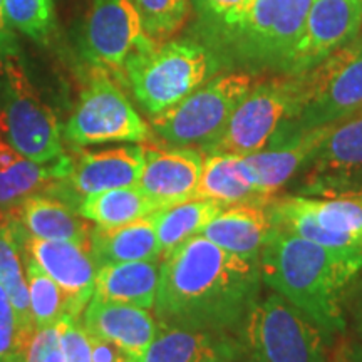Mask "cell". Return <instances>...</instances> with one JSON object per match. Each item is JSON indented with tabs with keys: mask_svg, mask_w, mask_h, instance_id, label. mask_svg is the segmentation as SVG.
<instances>
[{
	"mask_svg": "<svg viewBox=\"0 0 362 362\" xmlns=\"http://www.w3.org/2000/svg\"><path fill=\"white\" fill-rule=\"evenodd\" d=\"M133 4L144 33L158 44L173 37L187 24L192 11L189 0H133Z\"/></svg>",
	"mask_w": 362,
	"mask_h": 362,
	"instance_id": "obj_32",
	"label": "cell"
},
{
	"mask_svg": "<svg viewBox=\"0 0 362 362\" xmlns=\"http://www.w3.org/2000/svg\"><path fill=\"white\" fill-rule=\"evenodd\" d=\"M29 336L21 329L16 309L0 285V362H24Z\"/></svg>",
	"mask_w": 362,
	"mask_h": 362,
	"instance_id": "obj_34",
	"label": "cell"
},
{
	"mask_svg": "<svg viewBox=\"0 0 362 362\" xmlns=\"http://www.w3.org/2000/svg\"><path fill=\"white\" fill-rule=\"evenodd\" d=\"M156 44L144 33L133 0H93L79 47L94 69L107 72L124 84L126 66Z\"/></svg>",
	"mask_w": 362,
	"mask_h": 362,
	"instance_id": "obj_11",
	"label": "cell"
},
{
	"mask_svg": "<svg viewBox=\"0 0 362 362\" xmlns=\"http://www.w3.org/2000/svg\"><path fill=\"white\" fill-rule=\"evenodd\" d=\"M361 27L362 0H314L287 76L314 69L330 54L357 39Z\"/></svg>",
	"mask_w": 362,
	"mask_h": 362,
	"instance_id": "obj_13",
	"label": "cell"
},
{
	"mask_svg": "<svg viewBox=\"0 0 362 362\" xmlns=\"http://www.w3.org/2000/svg\"><path fill=\"white\" fill-rule=\"evenodd\" d=\"M144 146V168L138 187L158 208L194 198L205 155L189 146Z\"/></svg>",
	"mask_w": 362,
	"mask_h": 362,
	"instance_id": "obj_15",
	"label": "cell"
},
{
	"mask_svg": "<svg viewBox=\"0 0 362 362\" xmlns=\"http://www.w3.org/2000/svg\"><path fill=\"white\" fill-rule=\"evenodd\" d=\"M160 280V260L103 264L96 270L94 297L149 310L155 307Z\"/></svg>",
	"mask_w": 362,
	"mask_h": 362,
	"instance_id": "obj_24",
	"label": "cell"
},
{
	"mask_svg": "<svg viewBox=\"0 0 362 362\" xmlns=\"http://www.w3.org/2000/svg\"><path fill=\"white\" fill-rule=\"evenodd\" d=\"M0 139L35 163L64 155L56 112L27 78L19 54L0 59Z\"/></svg>",
	"mask_w": 362,
	"mask_h": 362,
	"instance_id": "obj_7",
	"label": "cell"
},
{
	"mask_svg": "<svg viewBox=\"0 0 362 362\" xmlns=\"http://www.w3.org/2000/svg\"><path fill=\"white\" fill-rule=\"evenodd\" d=\"M296 178L293 194L362 200V111L330 124L324 141Z\"/></svg>",
	"mask_w": 362,
	"mask_h": 362,
	"instance_id": "obj_12",
	"label": "cell"
},
{
	"mask_svg": "<svg viewBox=\"0 0 362 362\" xmlns=\"http://www.w3.org/2000/svg\"><path fill=\"white\" fill-rule=\"evenodd\" d=\"M300 79L298 76H279L253 84L230 116L228 123L203 155H240L259 153L270 144L279 129L296 115Z\"/></svg>",
	"mask_w": 362,
	"mask_h": 362,
	"instance_id": "obj_9",
	"label": "cell"
},
{
	"mask_svg": "<svg viewBox=\"0 0 362 362\" xmlns=\"http://www.w3.org/2000/svg\"><path fill=\"white\" fill-rule=\"evenodd\" d=\"M260 264L197 235L161 260L153 310L163 327L235 332L260 296Z\"/></svg>",
	"mask_w": 362,
	"mask_h": 362,
	"instance_id": "obj_1",
	"label": "cell"
},
{
	"mask_svg": "<svg viewBox=\"0 0 362 362\" xmlns=\"http://www.w3.org/2000/svg\"><path fill=\"white\" fill-rule=\"evenodd\" d=\"M272 230L269 205L245 203L226 206L202 230L203 237L242 259L259 262Z\"/></svg>",
	"mask_w": 362,
	"mask_h": 362,
	"instance_id": "obj_20",
	"label": "cell"
},
{
	"mask_svg": "<svg viewBox=\"0 0 362 362\" xmlns=\"http://www.w3.org/2000/svg\"><path fill=\"white\" fill-rule=\"evenodd\" d=\"M362 270V248L325 247L272 223L260 253L262 280L339 336L347 332L344 300Z\"/></svg>",
	"mask_w": 362,
	"mask_h": 362,
	"instance_id": "obj_2",
	"label": "cell"
},
{
	"mask_svg": "<svg viewBox=\"0 0 362 362\" xmlns=\"http://www.w3.org/2000/svg\"><path fill=\"white\" fill-rule=\"evenodd\" d=\"M25 262L34 327L42 329L57 325L59 320L67 314L66 293L33 259H25Z\"/></svg>",
	"mask_w": 362,
	"mask_h": 362,
	"instance_id": "obj_31",
	"label": "cell"
},
{
	"mask_svg": "<svg viewBox=\"0 0 362 362\" xmlns=\"http://www.w3.org/2000/svg\"><path fill=\"white\" fill-rule=\"evenodd\" d=\"M89 247L98 267L116 262L161 259V247L151 215L119 226H93Z\"/></svg>",
	"mask_w": 362,
	"mask_h": 362,
	"instance_id": "obj_25",
	"label": "cell"
},
{
	"mask_svg": "<svg viewBox=\"0 0 362 362\" xmlns=\"http://www.w3.org/2000/svg\"><path fill=\"white\" fill-rule=\"evenodd\" d=\"M344 317L347 329L352 330L356 342L362 346V270L347 291L344 300Z\"/></svg>",
	"mask_w": 362,
	"mask_h": 362,
	"instance_id": "obj_37",
	"label": "cell"
},
{
	"mask_svg": "<svg viewBox=\"0 0 362 362\" xmlns=\"http://www.w3.org/2000/svg\"><path fill=\"white\" fill-rule=\"evenodd\" d=\"M223 69L214 51L194 37L170 39L126 66L124 84L149 116L175 106Z\"/></svg>",
	"mask_w": 362,
	"mask_h": 362,
	"instance_id": "obj_5",
	"label": "cell"
},
{
	"mask_svg": "<svg viewBox=\"0 0 362 362\" xmlns=\"http://www.w3.org/2000/svg\"><path fill=\"white\" fill-rule=\"evenodd\" d=\"M197 17L194 39L205 44L218 57L220 49L245 13L250 0H189Z\"/></svg>",
	"mask_w": 362,
	"mask_h": 362,
	"instance_id": "obj_29",
	"label": "cell"
},
{
	"mask_svg": "<svg viewBox=\"0 0 362 362\" xmlns=\"http://www.w3.org/2000/svg\"><path fill=\"white\" fill-rule=\"evenodd\" d=\"M72 171V158L66 153L49 163H35L17 153L0 139V208L19 205L24 198L45 193L57 180H64Z\"/></svg>",
	"mask_w": 362,
	"mask_h": 362,
	"instance_id": "obj_22",
	"label": "cell"
},
{
	"mask_svg": "<svg viewBox=\"0 0 362 362\" xmlns=\"http://www.w3.org/2000/svg\"><path fill=\"white\" fill-rule=\"evenodd\" d=\"M194 198H208L225 208L245 203H272L262 193L247 158L223 153L205 156Z\"/></svg>",
	"mask_w": 362,
	"mask_h": 362,
	"instance_id": "obj_23",
	"label": "cell"
},
{
	"mask_svg": "<svg viewBox=\"0 0 362 362\" xmlns=\"http://www.w3.org/2000/svg\"><path fill=\"white\" fill-rule=\"evenodd\" d=\"M235 362H329L341 336L272 291L235 330Z\"/></svg>",
	"mask_w": 362,
	"mask_h": 362,
	"instance_id": "obj_3",
	"label": "cell"
},
{
	"mask_svg": "<svg viewBox=\"0 0 362 362\" xmlns=\"http://www.w3.org/2000/svg\"><path fill=\"white\" fill-rule=\"evenodd\" d=\"M143 168V143L84 151L78 158H72V171L64 178V183L81 206L88 194L115 188L138 187Z\"/></svg>",
	"mask_w": 362,
	"mask_h": 362,
	"instance_id": "obj_17",
	"label": "cell"
},
{
	"mask_svg": "<svg viewBox=\"0 0 362 362\" xmlns=\"http://www.w3.org/2000/svg\"><path fill=\"white\" fill-rule=\"evenodd\" d=\"M57 332L66 362H93L88 330L78 315L62 317L57 322Z\"/></svg>",
	"mask_w": 362,
	"mask_h": 362,
	"instance_id": "obj_35",
	"label": "cell"
},
{
	"mask_svg": "<svg viewBox=\"0 0 362 362\" xmlns=\"http://www.w3.org/2000/svg\"><path fill=\"white\" fill-rule=\"evenodd\" d=\"M24 362H66L59 341L57 325L34 329L27 341Z\"/></svg>",
	"mask_w": 362,
	"mask_h": 362,
	"instance_id": "obj_36",
	"label": "cell"
},
{
	"mask_svg": "<svg viewBox=\"0 0 362 362\" xmlns=\"http://www.w3.org/2000/svg\"><path fill=\"white\" fill-rule=\"evenodd\" d=\"M11 215V214H8ZM25 269L22 265V250L13 237L11 228V220L0 225V285L7 292L21 329L25 336L30 337L34 332L33 312H30L29 282H27Z\"/></svg>",
	"mask_w": 362,
	"mask_h": 362,
	"instance_id": "obj_28",
	"label": "cell"
},
{
	"mask_svg": "<svg viewBox=\"0 0 362 362\" xmlns=\"http://www.w3.org/2000/svg\"><path fill=\"white\" fill-rule=\"evenodd\" d=\"M19 54V47H17L16 34L13 29L8 24L6 8H4V0H0V59Z\"/></svg>",
	"mask_w": 362,
	"mask_h": 362,
	"instance_id": "obj_39",
	"label": "cell"
},
{
	"mask_svg": "<svg viewBox=\"0 0 362 362\" xmlns=\"http://www.w3.org/2000/svg\"><path fill=\"white\" fill-rule=\"evenodd\" d=\"M83 325L90 336L115 344L128 362H143L158 336L160 324L148 309L90 298L84 309Z\"/></svg>",
	"mask_w": 362,
	"mask_h": 362,
	"instance_id": "obj_16",
	"label": "cell"
},
{
	"mask_svg": "<svg viewBox=\"0 0 362 362\" xmlns=\"http://www.w3.org/2000/svg\"><path fill=\"white\" fill-rule=\"evenodd\" d=\"M160 210L139 187H124L88 194L79 206L81 216L98 226H119Z\"/></svg>",
	"mask_w": 362,
	"mask_h": 362,
	"instance_id": "obj_27",
	"label": "cell"
},
{
	"mask_svg": "<svg viewBox=\"0 0 362 362\" xmlns=\"http://www.w3.org/2000/svg\"><path fill=\"white\" fill-rule=\"evenodd\" d=\"M329 362H362V346L356 341L339 342Z\"/></svg>",
	"mask_w": 362,
	"mask_h": 362,
	"instance_id": "obj_40",
	"label": "cell"
},
{
	"mask_svg": "<svg viewBox=\"0 0 362 362\" xmlns=\"http://www.w3.org/2000/svg\"><path fill=\"white\" fill-rule=\"evenodd\" d=\"M22 255L33 259L67 297V314L81 315L94 296L98 264L90 247L71 240H42L27 235Z\"/></svg>",
	"mask_w": 362,
	"mask_h": 362,
	"instance_id": "obj_14",
	"label": "cell"
},
{
	"mask_svg": "<svg viewBox=\"0 0 362 362\" xmlns=\"http://www.w3.org/2000/svg\"><path fill=\"white\" fill-rule=\"evenodd\" d=\"M361 40H362V39H361Z\"/></svg>",
	"mask_w": 362,
	"mask_h": 362,
	"instance_id": "obj_41",
	"label": "cell"
},
{
	"mask_svg": "<svg viewBox=\"0 0 362 362\" xmlns=\"http://www.w3.org/2000/svg\"><path fill=\"white\" fill-rule=\"evenodd\" d=\"M8 24L13 30L39 44H47L56 29L54 0H4Z\"/></svg>",
	"mask_w": 362,
	"mask_h": 362,
	"instance_id": "obj_33",
	"label": "cell"
},
{
	"mask_svg": "<svg viewBox=\"0 0 362 362\" xmlns=\"http://www.w3.org/2000/svg\"><path fill=\"white\" fill-rule=\"evenodd\" d=\"M297 76L300 94L296 115L279 129L274 139L339 123L362 111L361 39H354L314 69Z\"/></svg>",
	"mask_w": 362,
	"mask_h": 362,
	"instance_id": "obj_6",
	"label": "cell"
},
{
	"mask_svg": "<svg viewBox=\"0 0 362 362\" xmlns=\"http://www.w3.org/2000/svg\"><path fill=\"white\" fill-rule=\"evenodd\" d=\"M312 4L314 0H250L218 52L223 69L287 76Z\"/></svg>",
	"mask_w": 362,
	"mask_h": 362,
	"instance_id": "obj_4",
	"label": "cell"
},
{
	"mask_svg": "<svg viewBox=\"0 0 362 362\" xmlns=\"http://www.w3.org/2000/svg\"><path fill=\"white\" fill-rule=\"evenodd\" d=\"M225 210L223 205L208 198L192 200L160 208L153 216V223L161 247V260L175 252L189 238L197 237L202 230Z\"/></svg>",
	"mask_w": 362,
	"mask_h": 362,
	"instance_id": "obj_26",
	"label": "cell"
},
{
	"mask_svg": "<svg viewBox=\"0 0 362 362\" xmlns=\"http://www.w3.org/2000/svg\"><path fill=\"white\" fill-rule=\"evenodd\" d=\"M300 205L329 232L351 238L362 247L361 198H315L297 194Z\"/></svg>",
	"mask_w": 362,
	"mask_h": 362,
	"instance_id": "obj_30",
	"label": "cell"
},
{
	"mask_svg": "<svg viewBox=\"0 0 362 362\" xmlns=\"http://www.w3.org/2000/svg\"><path fill=\"white\" fill-rule=\"evenodd\" d=\"M235 332L193 327H163L143 362H235Z\"/></svg>",
	"mask_w": 362,
	"mask_h": 362,
	"instance_id": "obj_19",
	"label": "cell"
},
{
	"mask_svg": "<svg viewBox=\"0 0 362 362\" xmlns=\"http://www.w3.org/2000/svg\"><path fill=\"white\" fill-rule=\"evenodd\" d=\"M29 237L42 240H71L89 245L93 226L69 203L49 193H35L8 208Z\"/></svg>",
	"mask_w": 362,
	"mask_h": 362,
	"instance_id": "obj_21",
	"label": "cell"
},
{
	"mask_svg": "<svg viewBox=\"0 0 362 362\" xmlns=\"http://www.w3.org/2000/svg\"><path fill=\"white\" fill-rule=\"evenodd\" d=\"M76 146L103 143H146L149 126L107 72L96 69L81 90L79 101L62 131Z\"/></svg>",
	"mask_w": 362,
	"mask_h": 362,
	"instance_id": "obj_10",
	"label": "cell"
},
{
	"mask_svg": "<svg viewBox=\"0 0 362 362\" xmlns=\"http://www.w3.org/2000/svg\"><path fill=\"white\" fill-rule=\"evenodd\" d=\"M252 88L250 72H220L175 106L151 116V128L170 146L203 149L221 133Z\"/></svg>",
	"mask_w": 362,
	"mask_h": 362,
	"instance_id": "obj_8",
	"label": "cell"
},
{
	"mask_svg": "<svg viewBox=\"0 0 362 362\" xmlns=\"http://www.w3.org/2000/svg\"><path fill=\"white\" fill-rule=\"evenodd\" d=\"M329 128L330 124L274 139L262 151L245 156L265 198L272 202L280 189L293 181L314 156Z\"/></svg>",
	"mask_w": 362,
	"mask_h": 362,
	"instance_id": "obj_18",
	"label": "cell"
},
{
	"mask_svg": "<svg viewBox=\"0 0 362 362\" xmlns=\"http://www.w3.org/2000/svg\"><path fill=\"white\" fill-rule=\"evenodd\" d=\"M89 336V346H90V354H93V362H128L119 347H116L115 344L104 341L101 337Z\"/></svg>",
	"mask_w": 362,
	"mask_h": 362,
	"instance_id": "obj_38",
	"label": "cell"
}]
</instances>
